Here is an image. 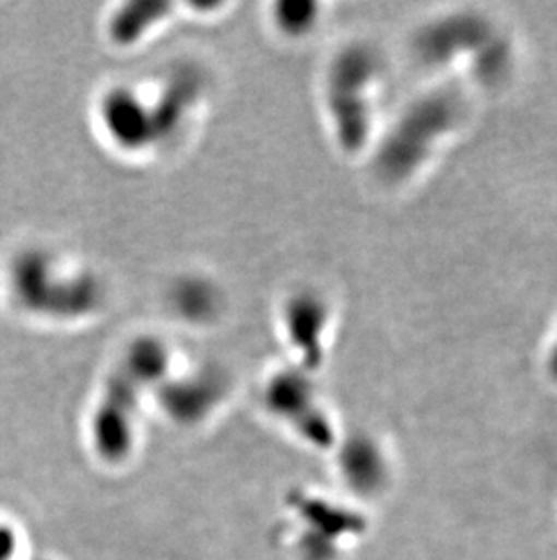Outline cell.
Here are the masks:
<instances>
[{"mask_svg": "<svg viewBox=\"0 0 557 560\" xmlns=\"http://www.w3.org/2000/svg\"><path fill=\"white\" fill-rule=\"evenodd\" d=\"M270 21L278 35L289 40H300L321 26L322 5L308 0H284L274 4Z\"/></svg>", "mask_w": 557, "mask_h": 560, "instance_id": "obj_8", "label": "cell"}, {"mask_svg": "<svg viewBox=\"0 0 557 560\" xmlns=\"http://www.w3.org/2000/svg\"><path fill=\"white\" fill-rule=\"evenodd\" d=\"M278 332L292 354V365L319 371L335 332V308L321 291L303 287L289 292L278 307Z\"/></svg>", "mask_w": 557, "mask_h": 560, "instance_id": "obj_5", "label": "cell"}, {"mask_svg": "<svg viewBox=\"0 0 557 560\" xmlns=\"http://www.w3.org/2000/svg\"><path fill=\"white\" fill-rule=\"evenodd\" d=\"M384 63L371 46L339 49L322 79V115L342 153L357 154L374 138Z\"/></svg>", "mask_w": 557, "mask_h": 560, "instance_id": "obj_3", "label": "cell"}, {"mask_svg": "<svg viewBox=\"0 0 557 560\" xmlns=\"http://www.w3.org/2000/svg\"><path fill=\"white\" fill-rule=\"evenodd\" d=\"M264 399L275 418L321 439L319 434L327 429L328 421L311 372L289 363L288 369L275 372L264 385Z\"/></svg>", "mask_w": 557, "mask_h": 560, "instance_id": "obj_6", "label": "cell"}, {"mask_svg": "<svg viewBox=\"0 0 557 560\" xmlns=\"http://www.w3.org/2000/svg\"><path fill=\"white\" fill-rule=\"evenodd\" d=\"M21 550V535L15 524L0 518V560H16Z\"/></svg>", "mask_w": 557, "mask_h": 560, "instance_id": "obj_9", "label": "cell"}, {"mask_svg": "<svg viewBox=\"0 0 557 560\" xmlns=\"http://www.w3.org/2000/svg\"><path fill=\"white\" fill-rule=\"evenodd\" d=\"M178 8L162 0H129L116 4L104 21L106 40L118 49L145 46L178 19Z\"/></svg>", "mask_w": 557, "mask_h": 560, "instance_id": "obj_7", "label": "cell"}, {"mask_svg": "<svg viewBox=\"0 0 557 560\" xmlns=\"http://www.w3.org/2000/svg\"><path fill=\"white\" fill-rule=\"evenodd\" d=\"M22 269L33 272V285L38 289L26 294L27 302L54 322H95L109 305L106 278L91 264L57 253H37L27 258Z\"/></svg>", "mask_w": 557, "mask_h": 560, "instance_id": "obj_4", "label": "cell"}, {"mask_svg": "<svg viewBox=\"0 0 557 560\" xmlns=\"http://www.w3.org/2000/svg\"><path fill=\"white\" fill-rule=\"evenodd\" d=\"M176 365L173 347L159 336L145 334L131 339L107 374L100 397L91 413V435L104 455L126 452L134 438L143 397L164 383Z\"/></svg>", "mask_w": 557, "mask_h": 560, "instance_id": "obj_2", "label": "cell"}, {"mask_svg": "<svg viewBox=\"0 0 557 560\" xmlns=\"http://www.w3.org/2000/svg\"><path fill=\"white\" fill-rule=\"evenodd\" d=\"M209 79L194 62L168 66L145 82L107 85L93 118L102 142L126 159H151L178 148L209 102Z\"/></svg>", "mask_w": 557, "mask_h": 560, "instance_id": "obj_1", "label": "cell"}]
</instances>
